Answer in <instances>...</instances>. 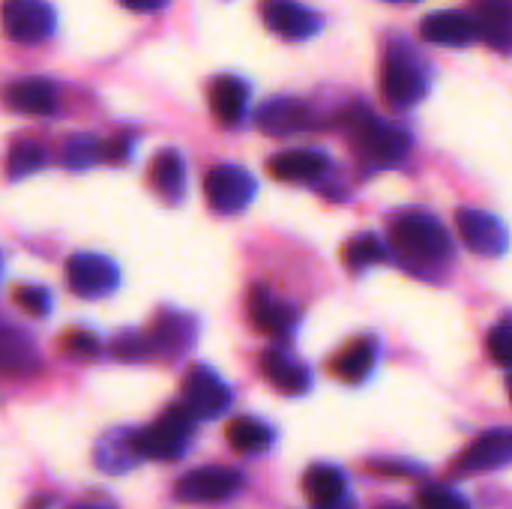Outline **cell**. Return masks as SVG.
Instances as JSON below:
<instances>
[{
  "label": "cell",
  "instance_id": "d6a6232c",
  "mask_svg": "<svg viewBox=\"0 0 512 509\" xmlns=\"http://www.w3.org/2000/svg\"><path fill=\"white\" fill-rule=\"evenodd\" d=\"M489 354L495 357L498 366H510L512 363V324L510 318H501L498 327L489 333Z\"/></svg>",
  "mask_w": 512,
  "mask_h": 509
},
{
  "label": "cell",
  "instance_id": "7402d4cb",
  "mask_svg": "<svg viewBox=\"0 0 512 509\" xmlns=\"http://www.w3.org/2000/svg\"><path fill=\"white\" fill-rule=\"evenodd\" d=\"M249 108V84L237 75H219L210 84V111L219 123L237 126Z\"/></svg>",
  "mask_w": 512,
  "mask_h": 509
},
{
  "label": "cell",
  "instance_id": "d4e9b609",
  "mask_svg": "<svg viewBox=\"0 0 512 509\" xmlns=\"http://www.w3.org/2000/svg\"><path fill=\"white\" fill-rule=\"evenodd\" d=\"M303 492L312 507H327L345 498V474L333 465H312L303 477Z\"/></svg>",
  "mask_w": 512,
  "mask_h": 509
},
{
  "label": "cell",
  "instance_id": "f546056e",
  "mask_svg": "<svg viewBox=\"0 0 512 509\" xmlns=\"http://www.w3.org/2000/svg\"><path fill=\"white\" fill-rule=\"evenodd\" d=\"M417 507L420 509H471L468 498L462 492H456L453 486H423L417 492Z\"/></svg>",
  "mask_w": 512,
  "mask_h": 509
},
{
  "label": "cell",
  "instance_id": "60d3db41",
  "mask_svg": "<svg viewBox=\"0 0 512 509\" xmlns=\"http://www.w3.org/2000/svg\"><path fill=\"white\" fill-rule=\"evenodd\" d=\"M72 509H114V507H105V504H78V507Z\"/></svg>",
  "mask_w": 512,
  "mask_h": 509
},
{
  "label": "cell",
  "instance_id": "4fadbf2b",
  "mask_svg": "<svg viewBox=\"0 0 512 509\" xmlns=\"http://www.w3.org/2000/svg\"><path fill=\"white\" fill-rule=\"evenodd\" d=\"M512 459V432L510 429H492L483 432L456 462L459 474H486L507 468Z\"/></svg>",
  "mask_w": 512,
  "mask_h": 509
},
{
  "label": "cell",
  "instance_id": "9a60e30c",
  "mask_svg": "<svg viewBox=\"0 0 512 509\" xmlns=\"http://www.w3.org/2000/svg\"><path fill=\"white\" fill-rule=\"evenodd\" d=\"M312 126H315L312 108H309L303 99H294V96L270 99V102L258 111V129L267 132V135H276V138L297 135V132H306V129H312Z\"/></svg>",
  "mask_w": 512,
  "mask_h": 509
},
{
  "label": "cell",
  "instance_id": "8992f818",
  "mask_svg": "<svg viewBox=\"0 0 512 509\" xmlns=\"http://www.w3.org/2000/svg\"><path fill=\"white\" fill-rule=\"evenodd\" d=\"M0 24L12 42L36 45L54 33L57 18H54V9L48 0H3L0 3Z\"/></svg>",
  "mask_w": 512,
  "mask_h": 509
},
{
  "label": "cell",
  "instance_id": "d6986e66",
  "mask_svg": "<svg viewBox=\"0 0 512 509\" xmlns=\"http://www.w3.org/2000/svg\"><path fill=\"white\" fill-rule=\"evenodd\" d=\"M270 174L282 183H315L327 174L330 159L321 150L300 147V150H285L270 159Z\"/></svg>",
  "mask_w": 512,
  "mask_h": 509
},
{
  "label": "cell",
  "instance_id": "74e56055",
  "mask_svg": "<svg viewBox=\"0 0 512 509\" xmlns=\"http://www.w3.org/2000/svg\"><path fill=\"white\" fill-rule=\"evenodd\" d=\"M126 9H132V12H156V9H162L168 0H120Z\"/></svg>",
  "mask_w": 512,
  "mask_h": 509
},
{
  "label": "cell",
  "instance_id": "7bdbcfd3",
  "mask_svg": "<svg viewBox=\"0 0 512 509\" xmlns=\"http://www.w3.org/2000/svg\"><path fill=\"white\" fill-rule=\"evenodd\" d=\"M390 3H414V0H390Z\"/></svg>",
  "mask_w": 512,
  "mask_h": 509
},
{
  "label": "cell",
  "instance_id": "e0dca14e",
  "mask_svg": "<svg viewBox=\"0 0 512 509\" xmlns=\"http://www.w3.org/2000/svg\"><path fill=\"white\" fill-rule=\"evenodd\" d=\"M420 36L426 42H435V45H447V48H468L474 45L480 36H477V24L468 12H432L423 18L420 24Z\"/></svg>",
  "mask_w": 512,
  "mask_h": 509
},
{
  "label": "cell",
  "instance_id": "277c9868",
  "mask_svg": "<svg viewBox=\"0 0 512 509\" xmlns=\"http://www.w3.org/2000/svg\"><path fill=\"white\" fill-rule=\"evenodd\" d=\"M195 417L183 405H171L156 423L144 426L135 432L141 459H156V462H171L180 459L192 441L195 432Z\"/></svg>",
  "mask_w": 512,
  "mask_h": 509
},
{
  "label": "cell",
  "instance_id": "f35d334b",
  "mask_svg": "<svg viewBox=\"0 0 512 509\" xmlns=\"http://www.w3.org/2000/svg\"><path fill=\"white\" fill-rule=\"evenodd\" d=\"M27 509H51V498L48 495H39V498H33Z\"/></svg>",
  "mask_w": 512,
  "mask_h": 509
},
{
  "label": "cell",
  "instance_id": "8fae6325",
  "mask_svg": "<svg viewBox=\"0 0 512 509\" xmlns=\"http://www.w3.org/2000/svg\"><path fill=\"white\" fill-rule=\"evenodd\" d=\"M249 318H252L258 333L273 336V339H285L294 333L300 315H297V306H291L288 300H279L264 285H255L249 294Z\"/></svg>",
  "mask_w": 512,
  "mask_h": 509
},
{
  "label": "cell",
  "instance_id": "4dcf8cb0",
  "mask_svg": "<svg viewBox=\"0 0 512 509\" xmlns=\"http://www.w3.org/2000/svg\"><path fill=\"white\" fill-rule=\"evenodd\" d=\"M99 162V141L90 138V135H75L66 141L63 147V165L72 168V171H81V168H90Z\"/></svg>",
  "mask_w": 512,
  "mask_h": 509
},
{
  "label": "cell",
  "instance_id": "b9f144b4",
  "mask_svg": "<svg viewBox=\"0 0 512 509\" xmlns=\"http://www.w3.org/2000/svg\"><path fill=\"white\" fill-rule=\"evenodd\" d=\"M378 509H408V507H399V504H384V507Z\"/></svg>",
  "mask_w": 512,
  "mask_h": 509
},
{
  "label": "cell",
  "instance_id": "484cf974",
  "mask_svg": "<svg viewBox=\"0 0 512 509\" xmlns=\"http://www.w3.org/2000/svg\"><path fill=\"white\" fill-rule=\"evenodd\" d=\"M228 444H231V450H237L243 456H255L273 444V429L255 417H240L228 426Z\"/></svg>",
  "mask_w": 512,
  "mask_h": 509
},
{
  "label": "cell",
  "instance_id": "5bb4252c",
  "mask_svg": "<svg viewBox=\"0 0 512 509\" xmlns=\"http://www.w3.org/2000/svg\"><path fill=\"white\" fill-rule=\"evenodd\" d=\"M261 18H264L267 30H273L285 39H309L324 27V21L312 9L300 6L297 0H264Z\"/></svg>",
  "mask_w": 512,
  "mask_h": 509
},
{
  "label": "cell",
  "instance_id": "7a4b0ae2",
  "mask_svg": "<svg viewBox=\"0 0 512 509\" xmlns=\"http://www.w3.org/2000/svg\"><path fill=\"white\" fill-rule=\"evenodd\" d=\"M342 126H345V135H348L354 153L372 168L399 165L411 150V135L402 126H393V123L375 117L363 105L348 108L342 114Z\"/></svg>",
  "mask_w": 512,
  "mask_h": 509
},
{
  "label": "cell",
  "instance_id": "ffe728a7",
  "mask_svg": "<svg viewBox=\"0 0 512 509\" xmlns=\"http://www.w3.org/2000/svg\"><path fill=\"white\" fill-rule=\"evenodd\" d=\"M468 15L474 18L480 39H486L501 54L510 51L512 0H474V12Z\"/></svg>",
  "mask_w": 512,
  "mask_h": 509
},
{
  "label": "cell",
  "instance_id": "83f0119b",
  "mask_svg": "<svg viewBox=\"0 0 512 509\" xmlns=\"http://www.w3.org/2000/svg\"><path fill=\"white\" fill-rule=\"evenodd\" d=\"M45 159H48L45 147H39L33 141H21L6 156V174H9V180H21V177H27L33 171H39L45 165Z\"/></svg>",
  "mask_w": 512,
  "mask_h": 509
},
{
  "label": "cell",
  "instance_id": "2e32d148",
  "mask_svg": "<svg viewBox=\"0 0 512 509\" xmlns=\"http://www.w3.org/2000/svg\"><path fill=\"white\" fill-rule=\"evenodd\" d=\"M195 333H198V324L195 318L189 315H162L147 333H144V342H147V357L156 354V357H180L183 351L192 348L195 342Z\"/></svg>",
  "mask_w": 512,
  "mask_h": 509
},
{
  "label": "cell",
  "instance_id": "ba28073f",
  "mask_svg": "<svg viewBox=\"0 0 512 509\" xmlns=\"http://www.w3.org/2000/svg\"><path fill=\"white\" fill-rule=\"evenodd\" d=\"M120 270L111 258L96 255V252H78L66 261V285L72 294L84 300L105 297L117 288Z\"/></svg>",
  "mask_w": 512,
  "mask_h": 509
},
{
  "label": "cell",
  "instance_id": "d590c367",
  "mask_svg": "<svg viewBox=\"0 0 512 509\" xmlns=\"http://www.w3.org/2000/svg\"><path fill=\"white\" fill-rule=\"evenodd\" d=\"M132 153V138L129 135H117L111 141H99V162H111V165H120L126 162Z\"/></svg>",
  "mask_w": 512,
  "mask_h": 509
},
{
  "label": "cell",
  "instance_id": "ac0fdd59",
  "mask_svg": "<svg viewBox=\"0 0 512 509\" xmlns=\"http://www.w3.org/2000/svg\"><path fill=\"white\" fill-rule=\"evenodd\" d=\"M3 102L18 114L45 117V114L57 111V87L48 78H18V81L6 84Z\"/></svg>",
  "mask_w": 512,
  "mask_h": 509
},
{
  "label": "cell",
  "instance_id": "3957f363",
  "mask_svg": "<svg viewBox=\"0 0 512 509\" xmlns=\"http://www.w3.org/2000/svg\"><path fill=\"white\" fill-rule=\"evenodd\" d=\"M429 66L408 42H390L381 63V96L393 108H411L429 93Z\"/></svg>",
  "mask_w": 512,
  "mask_h": 509
},
{
  "label": "cell",
  "instance_id": "44dd1931",
  "mask_svg": "<svg viewBox=\"0 0 512 509\" xmlns=\"http://www.w3.org/2000/svg\"><path fill=\"white\" fill-rule=\"evenodd\" d=\"M261 375L282 396H303L309 390V384H312V372L300 360H294V357H288L285 351H276V348L261 354Z\"/></svg>",
  "mask_w": 512,
  "mask_h": 509
},
{
  "label": "cell",
  "instance_id": "6da1fadb",
  "mask_svg": "<svg viewBox=\"0 0 512 509\" xmlns=\"http://www.w3.org/2000/svg\"><path fill=\"white\" fill-rule=\"evenodd\" d=\"M393 255L417 270L441 267L453 258V237L441 219L429 213H402L390 222Z\"/></svg>",
  "mask_w": 512,
  "mask_h": 509
},
{
  "label": "cell",
  "instance_id": "5b68a950",
  "mask_svg": "<svg viewBox=\"0 0 512 509\" xmlns=\"http://www.w3.org/2000/svg\"><path fill=\"white\" fill-rule=\"evenodd\" d=\"M255 177L240 165H213L204 177V198L213 213L219 216H237L243 213L255 198Z\"/></svg>",
  "mask_w": 512,
  "mask_h": 509
},
{
  "label": "cell",
  "instance_id": "ab89813d",
  "mask_svg": "<svg viewBox=\"0 0 512 509\" xmlns=\"http://www.w3.org/2000/svg\"><path fill=\"white\" fill-rule=\"evenodd\" d=\"M315 509H354V504L342 498V501H336V504H327V507H315Z\"/></svg>",
  "mask_w": 512,
  "mask_h": 509
},
{
  "label": "cell",
  "instance_id": "cb8c5ba5",
  "mask_svg": "<svg viewBox=\"0 0 512 509\" xmlns=\"http://www.w3.org/2000/svg\"><path fill=\"white\" fill-rule=\"evenodd\" d=\"M375 342L372 339H357L348 348H342L333 360V375L345 384H360L369 378L372 366H375Z\"/></svg>",
  "mask_w": 512,
  "mask_h": 509
},
{
  "label": "cell",
  "instance_id": "30bf717a",
  "mask_svg": "<svg viewBox=\"0 0 512 509\" xmlns=\"http://www.w3.org/2000/svg\"><path fill=\"white\" fill-rule=\"evenodd\" d=\"M456 225H459V234L465 240V246L474 252V255H483V258H501L507 252V228L498 216L486 213V210H459L456 213Z\"/></svg>",
  "mask_w": 512,
  "mask_h": 509
},
{
  "label": "cell",
  "instance_id": "8d00e7d4",
  "mask_svg": "<svg viewBox=\"0 0 512 509\" xmlns=\"http://www.w3.org/2000/svg\"><path fill=\"white\" fill-rule=\"evenodd\" d=\"M372 468L378 474H423V468L417 465H396V462H375Z\"/></svg>",
  "mask_w": 512,
  "mask_h": 509
},
{
  "label": "cell",
  "instance_id": "4316f807",
  "mask_svg": "<svg viewBox=\"0 0 512 509\" xmlns=\"http://www.w3.org/2000/svg\"><path fill=\"white\" fill-rule=\"evenodd\" d=\"M36 366V348L18 330H0V369L3 372H30Z\"/></svg>",
  "mask_w": 512,
  "mask_h": 509
},
{
  "label": "cell",
  "instance_id": "f1b7e54d",
  "mask_svg": "<svg viewBox=\"0 0 512 509\" xmlns=\"http://www.w3.org/2000/svg\"><path fill=\"white\" fill-rule=\"evenodd\" d=\"M387 255H390L387 246H384L381 237H375V234H357V237H351V243L345 246V261H348L354 270L372 267V264L384 261Z\"/></svg>",
  "mask_w": 512,
  "mask_h": 509
},
{
  "label": "cell",
  "instance_id": "1f68e13d",
  "mask_svg": "<svg viewBox=\"0 0 512 509\" xmlns=\"http://www.w3.org/2000/svg\"><path fill=\"white\" fill-rule=\"evenodd\" d=\"M12 300H15L18 309H24L27 315H36V318L48 315V309H51V294L45 288H39V285H21V288H15Z\"/></svg>",
  "mask_w": 512,
  "mask_h": 509
},
{
  "label": "cell",
  "instance_id": "603a6c76",
  "mask_svg": "<svg viewBox=\"0 0 512 509\" xmlns=\"http://www.w3.org/2000/svg\"><path fill=\"white\" fill-rule=\"evenodd\" d=\"M150 183L165 201H180L186 192V162L177 150H159L150 162Z\"/></svg>",
  "mask_w": 512,
  "mask_h": 509
},
{
  "label": "cell",
  "instance_id": "9c48e42d",
  "mask_svg": "<svg viewBox=\"0 0 512 509\" xmlns=\"http://www.w3.org/2000/svg\"><path fill=\"white\" fill-rule=\"evenodd\" d=\"M195 420H216L231 408V390L228 384L207 366H198L183 381V402H180Z\"/></svg>",
  "mask_w": 512,
  "mask_h": 509
},
{
  "label": "cell",
  "instance_id": "e575fe53",
  "mask_svg": "<svg viewBox=\"0 0 512 509\" xmlns=\"http://www.w3.org/2000/svg\"><path fill=\"white\" fill-rule=\"evenodd\" d=\"M111 354H117V357H123V360H141V357H147L144 333H120V336L111 342Z\"/></svg>",
  "mask_w": 512,
  "mask_h": 509
},
{
  "label": "cell",
  "instance_id": "52a82bcc",
  "mask_svg": "<svg viewBox=\"0 0 512 509\" xmlns=\"http://www.w3.org/2000/svg\"><path fill=\"white\" fill-rule=\"evenodd\" d=\"M243 474L228 465H210V468H195L186 477H180L174 495L186 504H216L228 501L243 489Z\"/></svg>",
  "mask_w": 512,
  "mask_h": 509
},
{
  "label": "cell",
  "instance_id": "836d02e7",
  "mask_svg": "<svg viewBox=\"0 0 512 509\" xmlns=\"http://www.w3.org/2000/svg\"><path fill=\"white\" fill-rule=\"evenodd\" d=\"M60 348L72 357H93V354H99L102 342L90 330H69L60 339Z\"/></svg>",
  "mask_w": 512,
  "mask_h": 509
},
{
  "label": "cell",
  "instance_id": "7c38bea8",
  "mask_svg": "<svg viewBox=\"0 0 512 509\" xmlns=\"http://www.w3.org/2000/svg\"><path fill=\"white\" fill-rule=\"evenodd\" d=\"M135 432L138 429H111V432L99 435V441L93 447V465L102 474H111V477L135 471L144 462Z\"/></svg>",
  "mask_w": 512,
  "mask_h": 509
}]
</instances>
